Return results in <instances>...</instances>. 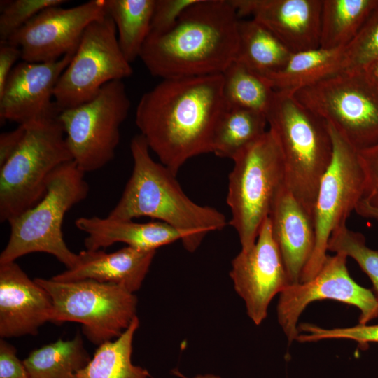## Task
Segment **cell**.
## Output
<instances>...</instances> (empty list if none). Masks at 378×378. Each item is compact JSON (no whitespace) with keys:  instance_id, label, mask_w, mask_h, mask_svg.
I'll return each instance as SVG.
<instances>
[{"instance_id":"obj_1","label":"cell","mask_w":378,"mask_h":378,"mask_svg":"<svg viewBox=\"0 0 378 378\" xmlns=\"http://www.w3.org/2000/svg\"><path fill=\"white\" fill-rule=\"evenodd\" d=\"M223 81L222 74L166 78L141 97L140 134L176 175L189 159L212 153L216 125L228 108Z\"/></svg>"},{"instance_id":"obj_2","label":"cell","mask_w":378,"mask_h":378,"mask_svg":"<svg viewBox=\"0 0 378 378\" xmlns=\"http://www.w3.org/2000/svg\"><path fill=\"white\" fill-rule=\"evenodd\" d=\"M239 19L231 0H197L171 29L149 34L139 57L162 79L222 74L235 59Z\"/></svg>"},{"instance_id":"obj_3","label":"cell","mask_w":378,"mask_h":378,"mask_svg":"<svg viewBox=\"0 0 378 378\" xmlns=\"http://www.w3.org/2000/svg\"><path fill=\"white\" fill-rule=\"evenodd\" d=\"M130 150L134 162L132 174L108 218L158 219L187 234L182 243L190 252L199 247L209 232L225 227L223 214L193 202L181 189L176 175L152 158L141 134L132 139Z\"/></svg>"},{"instance_id":"obj_4","label":"cell","mask_w":378,"mask_h":378,"mask_svg":"<svg viewBox=\"0 0 378 378\" xmlns=\"http://www.w3.org/2000/svg\"><path fill=\"white\" fill-rule=\"evenodd\" d=\"M266 117L282 153L285 186L313 218L320 182L333 154L328 124L293 94L276 91Z\"/></svg>"},{"instance_id":"obj_5","label":"cell","mask_w":378,"mask_h":378,"mask_svg":"<svg viewBox=\"0 0 378 378\" xmlns=\"http://www.w3.org/2000/svg\"><path fill=\"white\" fill-rule=\"evenodd\" d=\"M84 175L74 160L51 174L43 198L8 221L10 233L0 254V264L37 252L55 256L66 269L77 263L78 254L67 246L62 227L66 213L88 195Z\"/></svg>"},{"instance_id":"obj_6","label":"cell","mask_w":378,"mask_h":378,"mask_svg":"<svg viewBox=\"0 0 378 378\" xmlns=\"http://www.w3.org/2000/svg\"><path fill=\"white\" fill-rule=\"evenodd\" d=\"M232 160L226 199L230 224L238 234L241 250L246 251L254 245L285 186L284 164L280 146L270 130Z\"/></svg>"},{"instance_id":"obj_7","label":"cell","mask_w":378,"mask_h":378,"mask_svg":"<svg viewBox=\"0 0 378 378\" xmlns=\"http://www.w3.org/2000/svg\"><path fill=\"white\" fill-rule=\"evenodd\" d=\"M25 135L0 167V221L4 223L39 202L51 174L73 160L58 117L26 125Z\"/></svg>"},{"instance_id":"obj_8","label":"cell","mask_w":378,"mask_h":378,"mask_svg":"<svg viewBox=\"0 0 378 378\" xmlns=\"http://www.w3.org/2000/svg\"><path fill=\"white\" fill-rule=\"evenodd\" d=\"M356 150L378 144V81L368 70H344L293 94Z\"/></svg>"},{"instance_id":"obj_9","label":"cell","mask_w":378,"mask_h":378,"mask_svg":"<svg viewBox=\"0 0 378 378\" xmlns=\"http://www.w3.org/2000/svg\"><path fill=\"white\" fill-rule=\"evenodd\" d=\"M34 281L52 300L50 322L80 323L83 333L95 345L118 338L137 316L136 295L120 285L92 279Z\"/></svg>"},{"instance_id":"obj_10","label":"cell","mask_w":378,"mask_h":378,"mask_svg":"<svg viewBox=\"0 0 378 378\" xmlns=\"http://www.w3.org/2000/svg\"><path fill=\"white\" fill-rule=\"evenodd\" d=\"M130 100L122 80L106 83L90 102L60 111L65 139L78 167L84 173L109 163L120 139Z\"/></svg>"},{"instance_id":"obj_11","label":"cell","mask_w":378,"mask_h":378,"mask_svg":"<svg viewBox=\"0 0 378 378\" xmlns=\"http://www.w3.org/2000/svg\"><path fill=\"white\" fill-rule=\"evenodd\" d=\"M132 74L120 48L114 22L106 13L84 31L71 62L56 84L54 102L59 111L80 106L97 97L106 83Z\"/></svg>"},{"instance_id":"obj_12","label":"cell","mask_w":378,"mask_h":378,"mask_svg":"<svg viewBox=\"0 0 378 378\" xmlns=\"http://www.w3.org/2000/svg\"><path fill=\"white\" fill-rule=\"evenodd\" d=\"M333 154L323 176L313 210L315 248L302 272L300 281L312 279L328 255V244L335 230L346 223L363 196L365 176L358 151L329 123Z\"/></svg>"},{"instance_id":"obj_13","label":"cell","mask_w":378,"mask_h":378,"mask_svg":"<svg viewBox=\"0 0 378 378\" xmlns=\"http://www.w3.org/2000/svg\"><path fill=\"white\" fill-rule=\"evenodd\" d=\"M347 258L343 253L328 255L312 279L289 285L280 293L277 318L289 343L298 335L300 315L316 300H333L356 307L360 313V324H368L378 317V300L374 292L357 284L350 276Z\"/></svg>"},{"instance_id":"obj_14","label":"cell","mask_w":378,"mask_h":378,"mask_svg":"<svg viewBox=\"0 0 378 378\" xmlns=\"http://www.w3.org/2000/svg\"><path fill=\"white\" fill-rule=\"evenodd\" d=\"M106 13V0H91L68 8L50 6L38 13L6 43L20 48L24 62L56 61L76 50L88 26Z\"/></svg>"},{"instance_id":"obj_15","label":"cell","mask_w":378,"mask_h":378,"mask_svg":"<svg viewBox=\"0 0 378 378\" xmlns=\"http://www.w3.org/2000/svg\"><path fill=\"white\" fill-rule=\"evenodd\" d=\"M230 276L244 300L247 314L255 325L267 317L273 298L290 284L270 218L262 223L254 245L233 259Z\"/></svg>"},{"instance_id":"obj_16","label":"cell","mask_w":378,"mask_h":378,"mask_svg":"<svg viewBox=\"0 0 378 378\" xmlns=\"http://www.w3.org/2000/svg\"><path fill=\"white\" fill-rule=\"evenodd\" d=\"M76 49L56 61L18 64L0 94L1 123L8 120L27 125L58 117L54 90Z\"/></svg>"},{"instance_id":"obj_17","label":"cell","mask_w":378,"mask_h":378,"mask_svg":"<svg viewBox=\"0 0 378 378\" xmlns=\"http://www.w3.org/2000/svg\"><path fill=\"white\" fill-rule=\"evenodd\" d=\"M239 18L251 16L291 52L320 47L323 0H231Z\"/></svg>"},{"instance_id":"obj_18","label":"cell","mask_w":378,"mask_h":378,"mask_svg":"<svg viewBox=\"0 0 378 378\" xmlns=\"http://www.w3.org/2000/svg\"><path fill=\"white\" fill-rule=\"evenodd\" d=\"M52 300L15 262L0 264V337L36 335L50 322Z\"/></svg>"},{"instance_id":"obj_19","label":"cell","mask_w":378,"mask_h":378,"mask_svg":"<svg viewBox=\"0 0 378 378\" xmlns=\"http://www.w3.org/2000/svg\"><path fill=\"white\" fill-rule=\"evenodd\" d=\"M269 218L290 284H298L315 248L313 218L286 186L278 194Z\"/></svg>"},{"instance_id":"obj_20","label":"cell","mask_w":378,"mask_h":378,"mask_svg":"<svg viewBox=\"0 0 378 378\" xmlns=\"http://www.w3.org/2000/svg\"><path fill=\"white\" fill-rule=\"evenodd\" d=\"M156 251H141L125 246L113 253L85 250L78 254L77 263L52 277L68 282L92 279L113 283L134 293L141 286Z\"/></svg>"},{"instance_id":"obj_21","label":"cell","mask_w":378,"mask_h":378,"mask_svg":"<svg viewBox=\"0 0 378 378\" xmlns=\"http://www.w3.org/2000/svg\"><path fill=\"white\" fill-rule=\"evenodd\" d=\"M76 227L87 234V250H99L121 242L141 251H156L177 240L183 242L187 234L164 222L136 223L96 216H82L75 221Z\"/></svg>"},{"instance_id":"obj_22","label":"cell","mask_w":378,"mask_h":378,"mask_svg":"<svg viewBox=\"0 0 378 378\" xmlns=\"http://www.w3.org/2000/svg\"><path fill=\"white\" fill-rule=\"evenodd\" d=\"M344 48H322L293 52L278 71L265 78L276 92L293 94L297 91L346 70Z\"/></svg>"},{"instance_id":"obj_23","label":"cell","mask_w":378,"mask_h":378,"mask_svg":"<svg viewBox=\"0 0 378 378\" xmlns=\"http://www.w3.org/2000/svg\"><path fill=\"white\" fill-rule=\"evenodd\" d=\"M292 53L258 21L239 19L238 46L234 61L265 78L281 69Z\"/></svg>"},{"instance_id":"obj_24","label":"cell","mask_w":378,"mask_h":378,"mask_svg":"<svg viewBox=\"0 0 378 378\" xmlns=\"http://www.w3.org/2000/svg\"><path fill=\"white\" fill-rule=\"evenodd\" d=\"M377 5L378 0H323L320 48H346Z\"/></svg>"},{"instance_id":"obj_25","label":"cell","mask_w":378,"mask_h":378,"mask_svg":"<svg viewBox=\"0 0 378 378\" xmlns=\"http://www.w3.org/2000/svg\"><path fill=\"white\" fill-rule=\"evenodd\" d=\"M90 359L77 333L71 340L59 339L32 351L22 361L29 378H76Z\"/></svg>"},{"instance_id":"obj_26","label":"cell","mask_w":378,"mask_h":378,"mask_svg":"<svg viewBox=\"0 0 378 378\" xmlns=\"http://www.w3.org/2000/svg\"><path fill=\"white\" fill-rule=\"evenodd\" d=\"M139 326L136 316L118 338L99 345L76 378H148V370L132 362L133 339Z\"/></svg>"},{"instance_id":"obj_27","label":"cell","mask_w":378,"mask_h":378,"mask_svg":"<svg viewBox=\"0 0 378 378\" xmlns=\"http://www.w3.org/2000/svg\"><path fill=\"white\" fill-rule=\"evenodd\" d=\"M265 113L228 107L220 118L213 137L212 153L233 160L243 149L266 132Z\"/></svg>"},{"instance_id":"obj_28","label":"cell","mask_w":378,"mask_h":378,"mask_svg":"<svg viewBox=\"0 0 378 378\" xmlns=\"http://www.w3.org/2000/svg\"><path fill=\"white\" fill-rule=\"evenodd\" d=\"M155 0H106L116 27L120 48L128 62L139 57L150 31Z\"/></svg>"},{"instance_id":"obj_29","label":"cell","mask_w":378,"mask_h":378,"mask_svg":"<svg viewBox=\"0 0 378 378\" xmlns=\"http://www.w3.org/2000/svg\"><path fill=\"white\" fill-rule=\"evenodd\" d=\"M223 92L228 107L241 108L265 113L274 90L260 76L233 61L223 72Z\"/></svg>"},{"instance_id":"obj_30","label":"cell","mask_w":378,"mask_h":378,"mask_svg":"<svg viewBox=\"0 0 378 378\" xmlns=\"http://www.w3.org/2000/svg\"><path fill=\"white\" fill-rule=\"evenodd\" d=\"M328 250L352 258L370 279L378 300V251L367 246L365 236L343 224L332 233Z\"/></svg>"},{"instance_id":"obj_31","label":"cell","mask_w":378,"mask_h":378,"mask_svg":"<svg viewBox=\"0 0 378 378\" xmlns=\"http://www.w3.org/2000/svg\"><path fill=\"white\" fill-rule=\"evenodd\" d=\"M346 70H367L378 61V5L345 48Z\"/></svg>"},{"instance_id":"obj_32","label":"cell","mask_w":378,"mask_h":378,"mask_svg":"<svg viewBox=\"0 0 378 378\" xmlns=\"http://www.w3.org/2000/svg\"><path fill=\"white\" fill-rule=\"evenodd\" d=\"M64 0H14L1 1L0 40L6 43L17 31L43 10L61 6Z\"/></svg>"},{"instance_id":"obj_33","label":"cell","mask_w":378,"mask_h":378,"mask_svg":"<svg viewBox=\"0 0 378 378\" xmlns=\"http://www.w3.org/2000/svg\"><path fill=\"white\" fill-rule=\"evenodd\" d=\"M296 341L300 342H318L327 339H346L356 342L363 349L369 343H378V324H358L349 328L327 329L311 323L298 326Z\"/></svg>"},{"instance_id":"obj_34","label":"cell","mask_w":378,"mask_h":378,"mask_svg":"<svg viewBox=\"0 0 378 378\" xmlns=\"http://www.w3.org/2000/svg\"><path fill=\"white\" fill-rule=\"evenodd\" d=\"M197 0H155L149 34H159L171 29L183 12Z\"/></svg>"},{"instance_id":"obj_35","label":"cell","mask_w":378,"mask_h":378,"mask_svg":"<svg viewBox=\"0 0 378 378\" xmlns=\"http://www.w3.org/2000/svg\"><path fill=\"white\" fill-rule=\"evenodd\" d=\"M358 155L365 176L361 201L378 209V144L358 150Z\"/></svg>"},{"instance_id":"obj_36","label":"cell","mask_w":378,"mask_h":378,"mask_svg":"<svg viewBox=\"0 0 378 378\" xmlns=\"http://www.w3.org/2000/svg\"><path fill=\"white\" fill-rule=\"evenodd\" d=\"M0 378H29L26 368L17 356L15 347L0 340Z\"/></svg>"},{"instance_id":"obj_37","label":"cell","mask_w":378,"mask_h":378,"mask_svg":"<svg viewBox=\"0 0 378 378\" xmlns=\"http://www.w3.org/2000/svg\"><path fill=\"white\" fill-rule=\"evenodd\" d=\"M27 131L26 125H18L13 130L0 134V167L16 151Z\"/></svg>"},{"instance_id":"obj_38","label":"cell","mask_w":378,"mask_h":378,"mask_svg":"<svg viewBox=\"0 0 378 378\" xmlns=\"http://www.w3.org/2000/svg\"><path fill=\"white\" fill-rule=\"evenodd\" d=\"M22 56L19 47L8 43L0 46V94L3 92L15 62Z\"/></svg>"},{"instance_id":"obj_39","label":"cell","mask_w":378,"mask_h":378,"mask_svg":"<svg viewBox=\"0 0 378 378\" xmlns=\"http://www.w3.org/2000/svg\"><path fill=\"white\" fill-rule=\"evenodd\" d=\"M355 211L364 218H372L378 221V209L371 207L361 200L358 203Z\"/></svg>"},{"instance_id":"obj_40","label":"cell","mask_w":378,"mask_h":378,"mask_svg":"<svg viewBox=\"0 0 378 378\" xmlns=\"http://www.w3.org/2000/svg\"><path fill=\"white\" fill-rule=\"evenodd\" d=\"M371 75L378 81V61L367 69Z\"/></svg>"},{"instance_id":"obj_41","label":"cell","mask_w":378,"mask_h":378,"mask_svg":"<svg viewBox=\"0 0 378 378\" xmlns=\"http://www.w3.org/2000/svg\"><path fill=\"white\" fill-rule=\"evenodd\" d=\"M194 378H220L218 376H216L214 374H205V375H197Z\"/></svg>"}]
</instances>
